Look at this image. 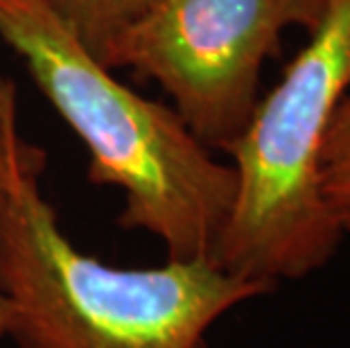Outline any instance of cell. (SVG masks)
<instances>
[{
	"instance_id": "6da1fadb",
	"label": "cell",
	"mask_w": 350,
	"mask_h": 348,
	"mask_svg": "<svg viewBox=\"0 0 350 348\" xmlns=\"http://www.w3.org/2000/svg\"><path fill=\"white\" fill-rule=\"evenodd\" d=\"M0 39L88 152V179L122 192L118 224L167 258H213L235 199L233 165L213 159L183 118L131 91L50 0H0Z\"/></svg>"
},
{
	"instance_id": "7a4b0ae2",
	"label": "cell",
	"mask_w": 350,
	"mask_h": 348,
	"mask_svg": "<svg viewBox=\"0 0 350 348\" xmlns=\"http://www.w3.org/2000/svg\"><path fill=\"white\" fill-rule=\"evenodd\" d=\"M271 292L213 258L100 263L62 231L39 179L0 195V294L18 348H208L215 321Z\"/></svg>"
},
{
	"instance_id": "3957f363",
	"label": "cell",
	"mask_w": 350,
	"mask_h": 348,
	"mask_svg": "<svg viewBox=\"0 0 350 348\" xmlns=\"http://www.w3.org/2000/svg\"><path fill=\"white\" fill-rule=\"evenodd\" d=\"M350 91V0H330L310 41L258 100L226 154L235 199L213 260L275 290L321 269L344 233L321 190V152Z\"/></svg>"
},
{
	"instance_id": "277c9868",
	"label": "cell",
	"mask_w": 350,
	"mask_h": 348,
	"mask_svg": "<svg viewBox=\"0 0 350 348\" xmlns=\"http://www.w3.org/2000/svg\"><path fill=\"white\" fill-rule=\"evenodd\" d=\"M330 0H152L104 57L165 88L208 150L226 152L258 105L260 72L287 27L312 32Z\"/></svg>"
},
{
	"instance_id": "5b68a950",
	"label": "cell",
	"mask_w": 350,
	"mask_h": 348,
	"mask_svg": "<svg viewBox=\"0 0 350 348\" xmlns=\"http://www.w3.org/2000/svg\"><path fill=\"white\" fill-rule=\"evenodd\" d=\"M52 7L75 27L86 48L104 64L118 34L152 0H50Z\"/></svg>"
},
{
	"instance_id": "8992f818",
	"label": "cell",
	"mask_w": 350,
	"mask_h": 348,
	"mask_svg": "<svg viewBox=\"0 0 350 348\" xmlns=\"http://www.w3.org/2000/svg\"><path fill=\"white\" fill-rule=\"evenodd\" d=\"M46 152L21 136L16 88L0 75V195L25 181L39 179Z\"/></svg>"
},
{
	"instance_id": "52a82bcc",
	"label": "cell",
	"mask_w": 350,
	"mask_h": 348,
	"mask_svg": "<svg viewBox=\"0 0 350 348\" xmlns=\"http://www.w3.org/2000/svg\"><path fill=\"white\" fill-rule=\"evenodd\" d=\"M321 190L341 233L350 235V91L341 100L323 143Z\"/></svg>"
},
{
	"instance_id": "ba28073f",
	"label": "cell",
	"mask_w": 350,
	"mask_h": 348,
	"mask_svg": "<svg viewBox=\"0 0 350 348\" xmlns=\"http://www.w3.org/2000/svg\"><path fill=\"white\" fill-rule=\"evenodd\" d=\"M3 337H7V306L3 294H0V339Z\"/></svg>"
}]
</instances>
